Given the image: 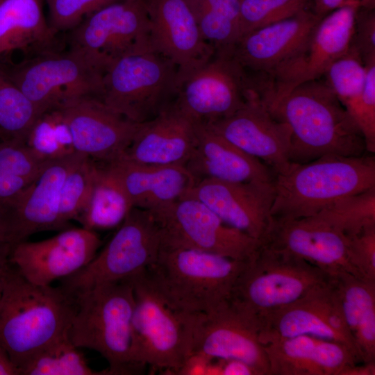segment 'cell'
<instances>
[{
  "label": "cell",
  "instance_id": "7bdbcfd3",
  "mask_svg": "<svg viewBox=\"0 0 375 375\" xmlns=\"http://www.w3.org/2000/svg\"><path fill=\"white\" fill-rule=\"evenodd\" d=\"M214 360L204 353L192 352L177 371V375H208L210 363Z\"/></svg>",
  "mask_w": 375,
  "mask_h": 375
},
{
  "label": "cell",
  "instance_id": "681fc988",
  "mask_svg": "<svg viewBox=\"0 0 375 375\" xmlns=\"http://www.w3.org/2000/svg\"><path fill=\"white\" fill-rule=\"evenodd\" d=\"M3 243H8V242H7L6 238L3 231L0 228V244H3Z\"/></svg>",
  "mask_w": 375,
  "mask_h": 375
},
{
  "label": "cell",
  "instance_id": "f6af8a7d",
  "mask_svg": "<svg viewBox=\"0 0 375 375\" xmlns=\"http://www.w3.org/2000/svg\"><path fill=\"white\" fill-rule=\"evenodd\" d=\"M314 2V11L313 12L317 15L319 18H322L329 12L334 11L335 10L344 6H353L349 3L348 0H312ZM369 0H365L366 3ZM311 1V0H310ZM350 1L358 6L353 0Z\"/></svg>",
  "mask_w": 375,
  "mask_h": 375
},
{
  "label": "cell",
  "instance_id": "8d00e7d4",
  "mask_svg": "<svg viewBox=\"0 0 375 375\" xmlns=\"http://www.w3.org/2000/svg\"><path fill=\"white\" fill-rule=\"evenodd\" d=\"M97 167L95 160L85 156L66 176L60 200V217L65 227L71 220H76L88 206Z\"/></svg>",
  "mask_w": 375,
  "mask_h": 375
},
{
  "label": "cell",
  "instance_id": "7dc6e473",
  "mask_svg": "<svg viewBox=\"0 0 375 375\" xmlns=\"http://www.w3.org/2000/svg\"><path fill=\"white\" fill-rule=\"evenodd\" d=\"M0 375H21L20 369L13 362L1 344H0Z\"/></svg>",
  "mask_w": 375,
  "mask_h": 375
},
{
  "label": "cell",
  "instance_id": "d6986e66",
  "mask_svg": "<svg viewBox=\"0 0 375 375\" xmlns=\"http://www.w3.org/2000/svg\"><path fill=\"white\" fill-rule=\"evenodd\" d=\"M208 125L224 138L267 165L274 173L290 164L291 133L249 85L242 106L230 116Z\"/></svg>",
  "mask_w": 375,
  "mask_h": 375
},
{
  "label": "cell",
  "instance_id": "ac0fdd59",
  "mask_svg": "<svg viewBox=\"0 0 375 375\" xmlns=\"http://www.w3.org/2000/svg\"><path fill=\"white\" fill-rule=\"evenodd\" d=\"M300 335L342 343L360 362L330 278L296 302L259 321V337L263 344Z\"/></svg>",
  "mask_w": 375,
  "mask_h": 375
},
{
  "label": "cell",
  "instance_id": "74e56055",
  "mask_svg": "<svg viewBox=\"0 0 375 375\" xmlns=\"http://www.w3.org/2000/svg\"><path fill=\"white\" fill-rule=\"evenodd\" d=\"M310 1V0H242L240 11V38L254 29L292 17L308 9Z\"/></svg>",
  "mask_w": 375,
  "mask_h": 375
},
{
  "label": "cell",
  "instance_id": "ffe728a7",
  "mask_svg": "<svg viewBox=\"0 0 375 375\" xmlns=\"http://www.w3.org/2000/svg\"><path fill=\"white\" fill-rule=\"evenodd\" d=\"M58 108L68 126L75 151L104 163L124 154L142 124L129 120L92 96L65 100Z\"/></svg>",
  "mask_w": 375,
  "mask_h": 375
},
{
  "label": "cell",
  "instance_id": "9c48e42d",
  "mask_svg": "<svg viewBox=\"0 0 375 375\" xmlns=\"http://www.w3.org/2000/svg\"><path fill=\"white\" fill-rule=\"evenodd\" d=\"M69 50L102 74L119 58L152 47L145 0H114L87 15L67 32Z\"/></svg>",
  "mask_w": 375,
  "mask_h": 375
},
{
  "label": "cell",
  "instance_id": "4fadbf2b",
  "mask_svg": "<svg viewBox=\"0 0 375 375\" xmlns=\"http://www.w3.org/2000/svg\"><path fill=\"white\" fill-rule=\"evenodd\" d=\"M151 212L160 227L165 246L246 260L261 243L227 225L204 203L190 196Z\"/></svg>",
  "mask_w": 375,
  "mask_h": 375
},
{
  "label": "cell",
  "instance_id": "d590c367",
  "mask_svg": "<svg viewBox=\"0 0 375 375\" xmlns=\"http://www.w3.org/2000/svg\"><path fill=\"white\" fill-rule=\"evenodd\" d=\"M323 76L326 84L347 110L362 94L366 68L358 53L349 47L329 66Z\"/></svg>",
  "mask_w": 375,
  "mask_h": 375
},
{
  "label": "cell",
  "instance_id": "1f68e13d",
  "mask_svg": "<svg viewBox=\"0 0 375 375\" xmlns=\"http://www.w3.org/2000/svg\"><path fill=\"white\" fill-rule=\"evenodd\" d=\"M68 333L33 356L22 368L21 375H108L107 369H92Z\"/></svg>",
  "mask_w": 375,
  "mask_h": 375
},
{
  "label": "cell",
  "instance_id": "ab89813d",
  "mask_svg": "<svg viewBox=\"0 0 375 375\" xmlns=\"http://www.w3.org/2000/svg\"><path fill=\"white\" fill-rule=\"evenodd\" d=\"M49 26L58 33L68 32L87 15L114 0H43Z\"/></svg>",
  "mask_w": 375,
  "mask_h": 375
},
{
  "label": "cell",
  "instance_id": "9a60e30c",
  "mask_svg": "<svg viewBox=\"0 0 375 375\" xmlns=\"http://www.w3.org/2000/svg\"><path fill=\"white\" fill-rule=\"evenodd\" d=\"M86 156L75 152L51 160L18 197L0 209V228L8 243L26 240L38 232L66 229L60 217L65 179Z\"/></svg>",
  "mask_w": 375,
  "mask_h": 375
},
{
  "label": "cell",
  "instance_id": "f1b7e54d",
  "mask_svg": "<svg viewBox=\"0 0 375 375\" xmlns=\"http://www.w3.org/2000/svg\"><path fill=\"white\" fill-rule=\"evenodd\" d=\"M43 0H0V57L17 51L25 58L62 50L61 40L49 24Z\"/></svg>",
  "mask_w": 375,
  "mask_h": 375
},
{
  "label": "cell",
  "instance_id": "8992f818",
  "mask_svg": "<svg viewBox=\"0 0 375 375\" xmlns=\"http://www.w3.org/2000/svg\"><path fill=\"white\" fill-rule=\"evenodd\" d=\"M329 277L303 259L260 243L239 276L230 301L258 322L326 284Z\"/></svg>",
  "mask_w": 375,
  "mask_h": 375
},
{
  "label": "cell",
  "instance_id": "6da1fadb",
  "mask_svg": "<svg viewBox=\"0 0 375 375\" xmlns=\"http://www.w3.org/2000/svg\"><path fill=\"white\" fill-rule=\"evenodd\" d=\"M267 108L290 130V162L367 153L356 124L321 78L297 85Z\"/></svg>",
  "mask_w": 375,
  "mask_h": 375
},
{
  "label": "cell",
  "instance_id": "44dd1931",
  "mask_svg": "<svg viewBox=\"0 0 375 375\" xmlns=\"http://www.w3.org/2000/svg\"><path fill=\"white\" fill-rule=\"evenodd\" d=\"M152 48L178 69V84L215 54L188 0H145Z\"/></svg>",
  "mask_w": 375,
  "mask_h": 375
},
{
  "label": "cell",
  "instance_id": "b9f144b4",
  "mask_svg": "<svg viewBox=\"0 0 375 375\" xmlns=\"http://www.w3.org/2000/svg\"><path fill=\"white\" fill-rule=\"evenodd\" d=\"M363 64L375 62V17L369 10H357L350 47Z\"/></svg>",
  "mask_w": 375,
  "mask_h": 375
},
{
  "label": "cell",
  "instance_id": "277c9868",
  "mask_svg": "<svg viewBox=\"0 0 375 375\" xmlns=\"http://www.w3.org/2000/svg\"><path fill=\"white\" fill-rule=\"evenodd\" d=\"M72 294L76 303L68 330L72 342L99 353L109 365V375L142 372L133 358L135 297L131 278Z\"/></svg>",
  "mask_w": 375,
  "mask_h": 375
},
{
  "label": "cell",
  "instance_id": "836d02e7",
  "mask_svg": "<svg viewBox=\"0 0 375 375\" xmlns=\"http://www.w3.org/2000/svg\"><path fill=\"white\" fill-rule=\"evenodd\" d=\"M345 237L375 225V186L342 198L313 215Z\"/></svg>",
  "mask_w": 375,
  "mask_h": 375
},
{
  "label": "cell",
  "instance_id": "5bb4252c",
  "mask_svg": "<svg viewBox=\"0 0 375 375\" xmlns=\"http://www.w3.org/2000/svg\"><path fill=\"white\" fill-rule=\"evenodd\" d=\"M249 87L247 72L231 54L215 52L178 84L173 103L194 123L210 124L238 110Z\"/></svg>",
  "mask_w": 375,
  "mask_h": 375
},
{
  "label": "cell",
  "instance_id": "7402d4cb",
  "mask_svg": "<svg viewBox=\"0 0 375 375\" xmlns=\"http://www.w3.org/2000/svg\"><path fill=\"white\" fill-rule=\"evenodd\" d=\"M261 243L304 260L329 278L343 274L359 277L349 260L347 238L315 216L271 218Z\"/></svg>",
  "mask_w": 375,
  "mask_h": 375
},
{
  "label": "cell",
  "instance_id": "30bf717a",
  "mask_svg": "<svg viewBox=\"0 0 375 375\" xmlns=\"http://www.w3.org/2000/svg\"><path fill=\"white\" fill-rule=\"evenodd\" d=\"M358 10L344 6L326 15L292 56L269 74H256L255 89L267 107L297 85L321 78L349 50Z\"/></svg>",
  "mask_w": 375,
  "mask_h": 375
},
{
  "label": "cell",
  "instance_id": "603a6c76",
  "mask_svg": "<svg viewBox=\"0 0 375 375\" xmlns=\"http://www.w3.org/2000/svg\"><path fill=\"white\" fill-rule=\"evenodd\" d=\"M274 181L233 183L204 178L197 181L186 196L201 201L227 225L261 242L270 224Z\"/></svg>",
  "mask_w": 375,
  "mask_h": 375
},
{
  "label": "cell",
  "instance_id": "f35d334b",
  "mask_svg": "<svg viewBox=\"0 0 375 375\" xmlns=\"http://www.w3.org/2000/svg\"><path fill=\"white\" fill-rule=\"evenodd\" d=\"M366 77L361 95L347 111L360 131L367 153H375V62L365 65Z\"/></svg>",
  "mask_w": 375,
  "mask_h": 375
},
{
  "label": "cell",
  "instance_id": "e575fe53",
  "mask_svg": "<svg viewBox=\"0 0 375 375\" xmlns=\"http://www.w3.org/2000/svg\"><path fill=\"white\" fill-rule=\"evenodd\" d=\"M25 143L38 157L47 161L76 152L69 129L58 108L38 118Z\"/></svg>",
  "mask_w": 375,
  "mask_h": 375
},
{
  "label": "cell",
  "instance_id": "60d3db41",
  "mask_svg": "<svg viewBox=\"0 0 375 375\" xmlns=\"http://www.w3.org/2000/svg\"><path fill=\"white\" fill-rule=\"evenodd\" d=\"M346 238L350 264L359 277L375 283V225Z\"/></svg>",
  "mask_w": 375,
  "mask_h": 375
},
{
  "label": "cell",
  "instance_id": "2e32d148",
  "mask_svg": "<svg viewBox=\"0 0 375 375\" xmlns=\"http://www.w3.org/2000/svg\"><path fill=\"white\" fill-rule=\"evenodd\" d=\"M192 352L214 359L241 360L251 366L258 375H270L258 322L230 300L208 314L193 315Z\"/></svg>",
  "mask_w": 375,
  "mask_h": 375
},
{
  "label": "cell",
  "instance_id": "4316f807",
  "mask_svg": "<svg viewBox=\"0 0 375 375\" xmlns=\"http://www.w3.org/2000/svg\"><path fill=\"white\" fill-rule=\"evenodd\" d=\"M105 164L122 184L133 208L149 211L185 197L196 183L184 165L142 164L124 158Z\"/></svg>",
  "mask_w": 375,
  "mask_h": 375
},
{
  "label": "cell",
  "instance_id": "7a4b0ae2",
  "mask_svg": "<svg viewBox=\"0 0 375 375\" xmlns=\"http://www.w3.org/2000/svg\"><path fill=\"white\" fill-rule=\"evenodd\" d=\"M76 303L61 286L28 281L12 267L0 299V344L20 369L37 353L68 333Z\"/></svg>",
  "mask_w": 375,
  "mask_h": 375
},
{
  "label": "cell",
  "instance_id": "ee69618b",
  "mask_svg": "<svg viewBox=\"0 0 375 375\" xmlns=\"http://www.w3.org/2000/svg\"><path fill=\"white\" fill-rule=\"evenodd\" d=\"M220 375H258L257 372L249 364L234 359H219Z\"/></svg>",
  "mask_w": 375,
  "mask_h": 375
},
{
  "label": "cell",
  "instance_id": "3957f363",
  "mask_svg": "<svg viewBox=\"0 0 375 375\" xmlns=\"http://www.w3.org/2000/svg\"><path fill=\"white\" fill-rule=\"evenodd\" d=\"M271 218L313 216L345 197L375 186L374 154L326 155L305 163L290 162L274 176Z\"/></svg>",
  "mask_w": 375,
  "mask_h": 375
},
{
  "label": "cell",
  "instance_id": "bcb514c9",
  "mask_svg": "<svg viewBox=\"0 0 375 375\" xmlns=\"http://www.w3.org/2000/svg\"><path fill=\"white\" fill-rule=\"evenodd\" d=\"M11 247L12 244L9 243L0 244V299L7 275L12 267L10 260Z\"/></svg>",
  "mask_w": 375,
  "mask_h": 375
},
{
  "label": "cell",
  "instance_id": "4dcf8cb0",
  "mask_svg": "<svg viewBox=\"0 0 375 375\" xmlns=\"http://www.w3.org/2000/svg\"><path fill=\"white\" fill-rule=\"evenodd\" d=\"M133 208L117 177L106 165H97L88 204L76 221L95 232L111 229L119 226Z\"/></svg>",
  "mask_w": 375,
  "mask_h": 375
},
{
  "label": "cell",
  "instance_id": "7c38bea8",
  "mask_svg": "<svg viewBox=\"0 0 375 375\" xmlns=\"http://www.w3.org/2000/svg\"><path fill=\"white\" fill-rule=\"evenodd\" d=\"M1 65L40 115L58 108L65 100L99 98L101 94L103 74L69 49L41 53L9 67Z\"/></svg>",
  "mask_w": 375,
  "mask_h": 375
},
{
  "label": "cell",
  "instance_id": "c3c4849f",
  "mask_svg": "<svg viewBox=\"0 0 375 375\" xmlns=\"http://www.w3.org/2000/svg\"><path fill=\"white\" fill-rule=\"evenodd\" d=\"M340 375H375V362L356 363L344 369Z\"/></svg>",
  "mask_w": 375,
  "mask_h": 375
},
{
  "label": "cell",
  "instance_id": "83f0119b",
  "mask_svg": "<svg viewBox=\"0 0 375 375\" xmlns=\"http://www.w3.org/2000/svg\"><path fill=\"white\" fill-rule=\"evenodd\" d=\"M270 375H340L360 362L346 345L310 335L264 344Z\"/></svg>",
  "mask_w": 375,
  "mask_h": 375
},
{
  "label": "cell",
  "instance_id": "ba28073f",
  "mask_svg": "<svg viewBox=\"0 0 375 375\" xmlns=\"http://www.w3.org/2000/svg\"><path fill=\"white\" fill-rule=\"evenodd\" d=\"M178 89V69L152 47L126 54L112 63L101 80L99 99L135 123L148 122L168 107Z\"/></svg>",
  "mask_w": 375,
  "mask_h": 375
},
{
  "label": "cell",
  "instance_id": "e0dca14e",
  "mask_svg": "<svg viewBox=\"0 0 375 375\" xmlns=\"http://www.w3.org/2000/svg\"><path fill=\"white\" fill-rule=\"evenodd\" d=\"M101 245L97 232L66 228L50 238L12 244L10 260L17 272L36 285H51L85 267Z\"/></svg>",
  "mask_w": 375,
  "mask_h": 375
},
{
  "label": "cell",
  "instance_id": "5b68a950",
  "mask_svg": "<svg viewBox=\"0 0 375 375\" xmlns=\"http://www.w3.org/2000/svg\"><path fill=\"white\" fill-rule=\"evenodd\" d=\"M248 260L162 245L147 274L178 310L194 315L208 314L230 300Z\"/></svg>",
  "mask_w": 375,
  "mask_h": 375
},
{
  "label": "cell",
  "instance_id": "52a82bcc",
  "mask_svg": "<svg viewBox=\"0 0 375 375\" xmlns=\"http://www.w3.org/2000/svg\"><path fill=\"white\" fill-rule=\"evenodd\" d=\"M135 297L133 358L165 374H175L191 353L192 314L172 306L147 270L131 278Z\"/></svg>",
  "mask_w": 375,
  "mask_h": 375
},
{
  "label": "cell",
  "instance_id": "8fae6325",
  "mask_svg": "<svg viewBox=\"0 0 375 375\" xmlns=\"http://www.w3.org/2000/svg\"><path fill=\"white\" fill-rule=\"evenodd\" d=\"M162 245L161 229L152 212L133 208L104 248L85 267L60 280V286L74 293L130 278L155 263Z\"/></svg>",
  "mask_w": 375,
  "mask_h": 375
},
{
  "label": "cell",
  "instance_id": "d6a6232c",
  "mask_svg": "<svg viewBox=\"0 0 375 375\" xmlns=\"http://www.w3.org/2000/svg\"><path fill=\"white\" fill-rule=\"evenodd\" d=\"M40 116L33 103L0 65V140L25 142Z\"/></svg>",
  "mask_w": 375,
  "mask_h": 375
},
{
  "label": "cell",
  "instance_id": "cb8c5ba5",
  "mask_svg": "<svg viewBox=\"0 0 375 375\" xmlns=\"http://www.w3.org/2000/svg\"><path fill=\"white\" fill-rule=\"evenodd\" d=\"M320 19L306 9L261 26L242 35L230 54L247 72L267 75L303 45Z\"/></svg>",
  "mask_w": 375,
  "mask_h": 375
},
{
  "label": "cell",
  "instance_id": "484cf974",
  "mask_svg": "<svg viewBox=\"0 0 375 375\" xmlns=\"http://www.w3.org/2000/svg\"><path fill=\"white\" fill-rule=\"evenodd\" d=\"M197 124L173 102L144 122L121 158L149 165H185L196 141Z\"/></svg>",
  "mask_w": 375,
  "mask_h": 375
},
{
  "label": "cell",
  "instance_id": "f546056e",
  "mask_svg": "<svg viewBox=\"0 0 375 375\" xmlns=\"http://www.w3.org/2000/svg\"><path fill=\"white\" fill-rule=\"evenodd\" d=\"M330 281L360 362H375V283L351 274Z\"/></svg>",
  "mask_w": 375,
  "mask_h": 375
},
{
  "label": "cell",
  "instance_id": "d4e9b609",
  "mask_svg": "<svg viewBox=\"0 0 375 375\" xmlns=\"http://www.w3.org/2000/svg\"><path fill=\"white\" fill-rule=\"evenodd\" d=\"M196 182L212 178L233 183L273 181L274 173L264 162L224 138L208 125L197 124L196 141L184 165Z\"/></svg>",
  "mask_w": 375,
  "mask_h": 375
}]
</instances>
